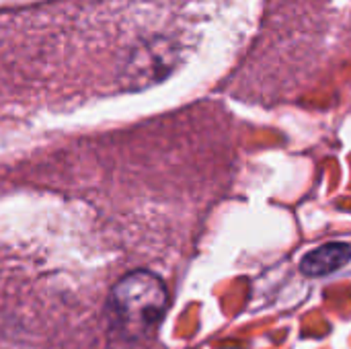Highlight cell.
<instances>
[{"label":"cell","instance_id":"1","mask_svg":"<svg viewBox=\"0 0 351 349\" xmlns=\"http://www.w3.org/2000/svg\"><path fill=\"white\" fill-rule=\"evenodd\" d=\"M169 309L165 282L146 269L125 274L109 292V319L121 337L140 341L150 337Z\"/></svg>","mask_w":351,"mask_h":349},{"label":"cell","instance_id":"2","mask_svg":"<svg viewBox=\"0 0 351 349\" xmlns=\"http://www.w3.org/2000/svg\"><path fill=\"white\" fill-rule=\"evenodd\" d=\"M350 259V245H346V243H327V245H321L319 249L308 251L300 261V269L308 278H321V276H329V274L341 269Z\"/></svg>","mask_w":351,"mask_h":349}]
</instances>
